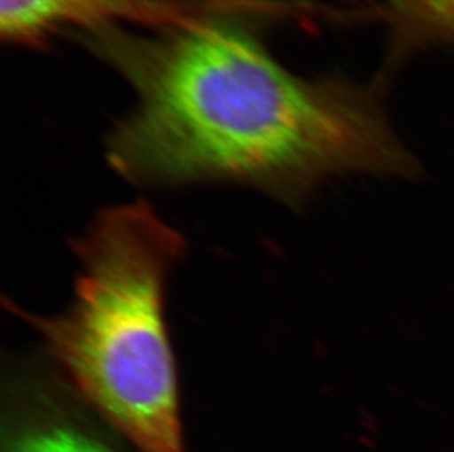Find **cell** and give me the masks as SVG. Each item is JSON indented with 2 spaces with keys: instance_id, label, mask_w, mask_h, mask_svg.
<instances>
[{
  "instance_id": "3957f363",
  "label": "cell",
  "mask_w": 454,
  "mask_h": 452,
  "mask_svg": "<svg viewBox=\"0 0 454 452\" xmlns=\"http://www.w3.org/2000/svg\"><path fill=\"white\" fill-rule=\"evenodd\" d=\"M129 8L131 0H0V35L12 46L39 47L60 31L122 24Z\"/></svg>"
},
{
  "instance_id": "5b68a950",
  "label": "cell",
  "mask_w": 454,
  "mask_h": 452,
  "mask_svg": "<svg viewBox=\"0 0 454 452\" xmlns=\"http://www.w3.org/2000/svg\"><path fill=\"white\" fill-rule=\"evenodd\" d=\"M6 452H112L99 440L68 426L35 427L18 436Z\"/></svg>"
},
{
  "instance_id": "7a4b0ae2",
  "label": "cell",
  "mask_w": 454,
  "mask_h": 452,
  "mask_svg": "<svg viewBox=\"0 0 454 452\" xmlns=\"http://www.w3.org/2000/svg\"><path fill=\"white\" fill-rule=\"evenodd\" d=\"M75 252L68 310L33 319L49 353L138 452H187L163 310L184 238L137 200L105 210Z\"/></svg>"
},
{
  "instance_id": "6da1fadb",
  "label": "cell",
  "mask_w": 454,
  "mask_h": 452,
  "mask_svg": "<svg viewBox=\"0 0 454 452\" xmlns=\"http://www.w3.org/2000/svg\"><path fill=\"white\" fill-rule=\"evenodd\" d=\"M218 4L134 33H75L131 87L133 111L107 138V160L138 183L234 181L299 196L343 174L415 178L377 87L304 78Z\"/></svg>"
},
{
  "instance_id": "277c9868",
  "label": "cell",
  "mask_w": 454,
  "mask_h": 452,
  "mask_svg": "<svg viewBox=\"0 0 454 452\" xmlns=\"http://www.w3.org/2000/svg\"><path fill=\"white\" fill-rule=\"evenodd\" d=\"M375 15L388 28L391 64L454 43V0H381Z\"/></svg>"
}]
</instances>
